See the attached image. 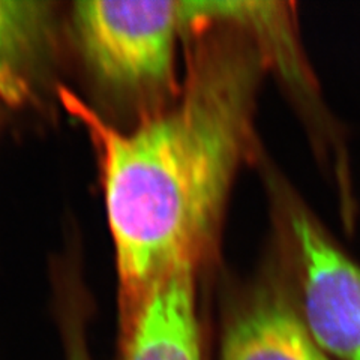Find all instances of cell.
Here are the masks:
<instances>
[{"label": "cell", "instance_id": "obj_4", "mask_svg": "<svg viewBox=\"0 0 360 360\" xmlns=\"http://www.w3.org/2000/svg\"><path fill=\"white\" fill-rule=\"evenodd\" d=\"M194 270L180 264L149 290L120 329L117 360H207Z\"/></svg>", "mask_w": 360, "mask_h": 360}, {"label": "cell", "instance_id": "obj_7", "mask_svg": "<svg viewBox=\"0 0 360 360\" xmlns=\"http://www.w3.org/2000/svg\"><path fill=\"white\" fill-rule=\"evenodd\" d=\"M74 307L65 311L63 319V342L65 360H92L84 332L82 314Z\"/></svg>", "mask_w": 360, "mask_h": 360}, {"label": "cell", "instance_id": "obj_3", "mask_svg": "<svg viewBox=\"0 0 360 360\" xmlns=\"http://www.w3.org/2000/svg\"><path fill=\"white\" fill-rule=\"evenodd\" d=\"M302 269L299 314L329 357L360 360V266L305 212L291 215Z\"/></svg>", "mask_w": 360, "mask_h": 360}, {"label": "cell", "instance_id": "obj_5", "mask_svg": "<svg viewBox=\"0 0 360 360\" xmlns=\"http://www.w3.org/2000/svg\"><path fill=\"white\" fill-rule=\"evenodd\" d=\"M219 360H329L299 309L278 295H260L225 323Z\"/></svg>", "mask_w": 360, "mask_h": 360}, {"label": "cell", "instance_id": "obj_2", "mask_svg": "<svg viewBox=\"0 0 360 360\" xmlns=\"http://www.w3.org/2000/svg\"><path fill=\"white\" fill-rule=\"evenodd\" d=\"M72 17L84 59L104 83L144 94L172 87L177 38L193 25L188 2L87 0Z\"/></svg>", "mask_w": 360, "mask_h": 360}, {"label": "cell", "instance_id": "obj_6", "mask_svg": "<svg viewBox=\"0 0 360 360\" xmlns=\"http://www.w3.org/2000/svg\"><path fill=\"white\" fill-rule=\"evenodd\" d=\"M50 25L49 5L0 0V90H18L20 74L39 53Z\"/></svg>", "mask_w": 360, "mask_h": 360}, {"label": "cell", "instance_id": "obj_1", "mask_svg": "<svg viewBox=\"0 0 360 360\" xmlns=\"http://www.w3.org/2000/svg\"><path fill=\"white\" fill-rule=\"evenodd\" d=\"M257 51L236 42L201 49L180 98L120 131L63 94L98 148L120 290V329L158 281L212 239L252 135Z\"/></svg>", "mask_w": 360, "mask_h": 360}]
</instances>
